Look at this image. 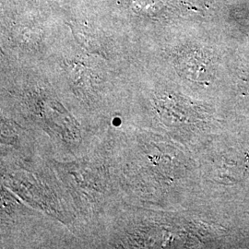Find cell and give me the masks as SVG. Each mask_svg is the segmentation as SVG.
Wrapping results in <instances>:
<instances>
[{
	"label": "cell",
	"mask_w": 249,
	"mask_h": 249,
	"mask_svg": "<svg viewBox=\"0 0 249 249\" xmlns=\"http://www.w3.org/2000/svg\"><path fill=\"white\" fill-rule=\"evenodd\" d=\"M96 147L98 151L88 152L80 159L62 163L53 161V168L72 206L88 222L106 218L124 204L107 149L104 145Z\"/></svg>",
	"instance_id": "6da1fadb"
}]
</instances>
